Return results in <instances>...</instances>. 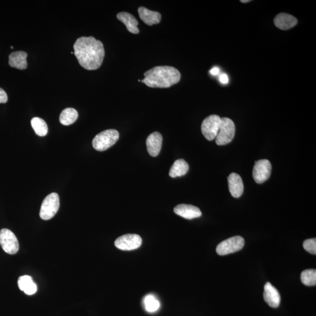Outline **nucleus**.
<instances>
[{"instance_id": "30", "label": "nucleus", "mask_w": 316, "mask_h": 316, "mask_svg": "<svg viewBox=\"0 0 316 316\" xmlns=\"http://www.w3.org/2000/svg\"><path fill=\"white\" fill-rule=\"evenodd\" d=\"M11 49H13V48H14V47L11 46Z\"/></svg>"}, {"instance_id": "24", "label": "nucleus", "mask_w": 316, "mask_h": 316, "mask_svg": "<svg viewBox=\"0 0 316 316\" xmlns=\"http://www.w3.org/2000/svg\"><path fill=\"white\" fill-rule=\"evenodd\" d=\"M144 304L146 310L151 313L158 311L160 306L159 301L153 295H148L145 297Z\"/></svg>"}, {"instance_id": "27", "label": "nucleus", "mask_w": 316, "mask_h": 316, "mask_svg": "<svg viewBox=\"0 0 316 316\" xmlns=\"http://www.w3.org/2000/svg\"><path fill=\"white\" fill-rule=\"evenodd\" d=\"M219 79L220 82L223 83V84H226V83H228L229 81L228 77L226 74H221L220 76Z\"/></svg>"}, {"instance_id": "15", "label": "nucleus", "mask_w": 316, "mask_h": 316, "mask_svg": "<svg viewBox=\"0 0 316 316\" xmlns=\"http://www.w3.org/2000/svg\"><path fill=\"white\" fill-rule=\"evenodd\" d=\"M274 23L277 28L282 30H288L297 24V20L290 14L281 13L276 16Z\"/></svg>"}, {"instance_id": "4", "label": "nucleus", "mask_w": 316, "mask_h": 316, "mask_svg": "<svg viewBox=\"0 0 316 316\" xmlns=\"http://www.w3.org/2000/svg\"><path fill=\"white\" fill-rule=\"evenodd\" d=\"M235 133V126L234 122L228 118H222L219 133L215 138L216 144L220 146L229 144L234 138Z\"/></svg>"}, {"instance_id": "7", "label": "nucleus", "mask_w": 316, "mask_h": 316, "mask_svg": "<svg viewBox=\"0 0 316 316\" xmlns=\"http://www.w3.org/2000/svg\"><path fill=\"white\" fill-rule=\"evenodd\" d=\"M221 119L219 115H211L203 121L202 132L208 141H212L216 138L221 123Z\"/></svg>"}, {"instance_id": "19", "label": "nucleus", "mask_w": 316, "mask_h": 316, "mask_svg": "<svg viewBox=\"0 0 316 316\" xmlns=\"http://www.w3.org/2000/svg\"><path fill=\"white\" fill-rule=\"evenodd\" d=\"M18 285L21 291L28 295L34 294L37 291V286L30 276L24 275L20 277Z\"/></svg>"}, {"instance_id": "29", "label": "nucleus", "mask_w": 316, "mask_h": 316, "mask_svg": "<svg viewBox=\"0 0 316 316\" xmlns=\"http://www.w3.org/2000/svg\"><path fill=\"white\" fill-rule=\"evenodd\" d=\"M241 2H242L243 3H246V2H249L251 1H249V0H247V1H240Z\"/></svg>"}, {"instance_id": "28", "label": "nucleus", "mask_w": 316, "mask_h": 316, "mask_svg": "<svg viewBox=\"0 0 316 316\" xmlns=\"http://www.w3.org/2000/svg\"><path fill=\"white\" fill-rule=\"evenodd\" d=\"M210 74H212L213 76H216L220 73L219 68L215 67L213 68L212 69H211L210 71Z\"/></svg>"}, {"instance_id": "23", "label": "nucleus", "mask_w": 316, "mask_h": 316, "mask_svg": "<svg viewBox=\"0 0 316 316\" xmlns=\"http://www.w3.org/2000/svg\"><path fill=\"white\" fill-rule=\"evenodd\" d=\"M301 281L306 286H313L316 285V270H307L301 273Z\"/></svg>"}, {"instance_id": "12", "label": "nucleus", "mask_w": 316, "mask_h": 316, "mask_svg": "<svg viewBox=\"0 0 316 316\" xmlns=\"http://www.w3.org/2000/svg\"><path fill=\"white\" fill-rule=\"evenodd\" d=\"M174 212L184 219L192 220L202 216V211L195 205L181 204L174 208Z\"/></svg>"}, {"instance_id": "10", "label": "nucleus", "mask_w": 316, "mask_h": 316, "mask_svg": "<svg viewBox=\"0 0 316 316\" xmlns=\"http://www.w3.org/2000/svg\"><path fill=\"white\" fill-rule=\"evenodd\" d=\"M142 240L138 234H127L122 235L115 241V246L123 251H131L141 247Z\"/></svg>"}, {"instance_id": "17", "label": "nucleus", "mask_w": 316, "mask_h": 316, "mask_svg": "<svg viewBox=\"0 0 316 316\" xmlns=\"http://www.w3.org/2000/svg\"><path fill=\"white\" fill-rule=\"evenodd\" d=\"M27 53L23 51L12 52L9 55V65L11 67L18 69L25 70L27 68Z\"/></svg>"}, {"instance_id": "16", "label": "nucleus", "mask_w": 316, "mask_h": 316, "mask_svg": "<svg viewBox=\"0 0 316 316\" xmlns=\"http://www.w3.org/2000/svg\"><path fill=\"white\" fill-rule=\"evenodd\" d=\"M138 11L140 19L146 24L152 26L160 23L161 14L158 12L151 11L143 7H139Z\"/></svg>"}, {"instance_id": "13", "label": "nucleus", "mask_w": 316, "mask_h": 316, "mask_svg": "<svg viewBox=\"0 0 316 316\" xmlns=\"http://www.w3.org/2000/svg\"><path fill=\"white\" fill-rule=\"evenodd\" d=\"M162 136L159 133L155 132L150 134L147 139V151L149 154L153 157L159 155L162 148Z\"/></svg>"}, {"instance_id": "5", "label": "nucleus", "mask_w": 316, "mask_h": 316, "mask_svg": "<svg viewBox=\"0 0 316 316\" xmlns=\"http://www.w3.org/2000/svg\"><path fill=\"white\" fill-rule=\"evenodd\" d=\"M60 207L59 197L57 193H52L47 195L42 204L40 216L42 219L48 220L57 213Z\"/></svg>"}, {"instance_id": "2", "label": "nucleus", "mask_w": 316, "mask_h": 316, "mask_svg": "<svg viewBox=\"0 0 316 316\" xmlns=\"http://www.w3.org/2000/svg\"><path fill=\"white\" fill-rule=\"evenodd\" d=\"M142 82L152 88H168L180 81L181 74L177 68L169 66L157 67L144 73Z\"/></svg>"}, {"instance_id": "8", "label": "nucleus", "mask_w": 316, "mask_h": 316, "mask_svg": "<svg viewBox=\"0 0 316 316\" xmlns=\"http://www.w3.org/2000/svg\"><path fill=\"white\" fill-rule=\"evenodd\" d=\"M0 244L3 250L9 254H16L19 251V241L10 229L3 228L0 231Z\"/></svg>"}, {"instance_id": "1", "label": "nucleus", "mask_w": 316, "mask_h": 316, "mask_svg": "<svg viewBox=\"0 0 316 316\" xmlns=\"http://www.w3.org/2000/svg\"><path fill=\"white\" fill-rule=\"evenodd\" d=\"M74 54L82 67L96 70L102 65L105 51L103 44L93 37H80L73 45Z\"/></svg>"}, {"instance_id": "20", "label": "nucleus", "mask_w": 316, "mask_h": 316, "mask_svg": "<svg viewBox=\"0 0 316 316\" xmlns=\"http://www.w3.org/2000/svg\"><path fill=\"white\" fill-rule=\"evenodd\" d=\"M189 166L185 160L183 159L175 161L169 171L170 177L175 178L182 177L188 172Z\"/></svg>"}, {"instance_id": "3", "label": "nucleus", "mask_w": 316, "mask_h": 316, "mask_svg": "<svg viewBox=\"0 0 316 316\" xmlns=\"http://www.w3.org/2000/svg\"><path fill=\"white\" fill-rule=\"evenodd\" d=\"M120 134L117 130H107L97 134L93 140V147L95 150L104 151L114 145L118 141Z\"/></svg>"}, {"instance_id": "14", "label": "nucleus", "mask_w": 316, "mask_h": 316, "mask_svg": "<svg viewBox=\"0 0 316 316\" xmlns=\"http://www.w3.org/2000/svg\"><path fill=\"white\" fill-rule=\"evenodd\" d=\"M229 192L235 198H238L244 192V184L242 178L236 173H232L228 177Z\"/></svg>"}, {"instance_id": "9", "label": "nucleus", "mask_w": 316, "mask_h": 316, "mask_svg": "<svg viewBox=\"0 0 316 316\" xmlns=\"http://www.w3.org/2000/svg\"><path fill=\"white\" fill-rule=\"evenodd\" d=\"M271 171L272 165L270 160L261 159L256 161L252 171L253 180L258 184L264 183L270 178Z\"/></svg>"}, {"instance_id": "11", "label": "nucleus", "mask_w": 316, "mask_h": 316, "mask_svg": "<svg viewBox=\"0 0 316 316\" xmlns=\"http://www.w3.org/2000/svg\"><path fill=\"white\" fill-rule=\"evenodd\" d=\"M264 298L265 302L273 308H278L281 303L279 291L270 282H267L264 286Z\"/></svg>"}, {"instance_id": "22", "label": "nucleus", "mask_w": 316, "mask_h": 316, "mask_svg": "<svg viewBox=\"0 0 316 316\" xmlns=\"http://www.w3.org/2000/svg\"><path fill=\"white\" fill-rule=\"evenodd\" d=\"M31 126L35 133L38 136H45L48 132V128H47L46 122L41 118H33L31 120Z\"/></svg>"}, {"instance_id": "26", "label": "nucleus", "mask_w": 316, "mask_h": 316, "mask_svg": "<svg viewBox=\"0 0 316 316\" xmlns=\"http://www.w3.org/2000/svg\"><path fill=\"white\" fill-rule=\"evenodd\" d=\"M8 101V96L6 92L0 88V104L6 103Z\"/></svg>"}, {"instance_id": "18", "label": "nucleus", "mask_w": 316, "mask_h": 316, "mask_svg": "<svg viewBox=\"0 0 316 316\" xmlns=\"http://www.w3.org/2000/svg\"><path fill=\"white\" fill-rule=\"evenodd\" d=\"M117 18L119 21L124 23L128 31L134 34H138L139 30L137 26L138 22L132 14L127 12H121L117 14Z\"/></svg>"}, {"instance_id": "25", "label": "nucleus", "mask_w": 316, "mask_h": 316, "mask_svg": "<svg viewBox=\"0 0 316 316\" xmlns=\"http://www.w3.org/2000/svg\"><path fill=\"white\" fill-rule=\"evenodd\" d=\"M303 248L312 254H316V238H311V239L306 240L304 241Z\"/></svg>"}, {"instance_id": "6", "label": "nucleus", "mask_w": 316, "mask_h": 316, "mask_svg": "<svg viewBox=\"0 0 316 316\" xmlns=\"http://www.w3.org/2000/svg\"><path fill=\"white\" fill-rule=\"evenodd\" d=\"M245 244V241L241 236H234L223 241L217 247L216 252L219 255H226L239 251Z\"/></svg>"}, {"instance_id": "21", "label": "nucleus", "mask_w": 316, "mask_h": 316, "mask_svg": "<svg viewBox=\"0 0 316 316\" xmlns=\"http://www.w3.org/2000/svg\"><path fill=\"white\" fill-rule=\"evenodd\" d=\"M78 113L73 108H67L62 112L59 117L61 123L64 126H70L77 120Z\"/></svg>"}]
</instances>
